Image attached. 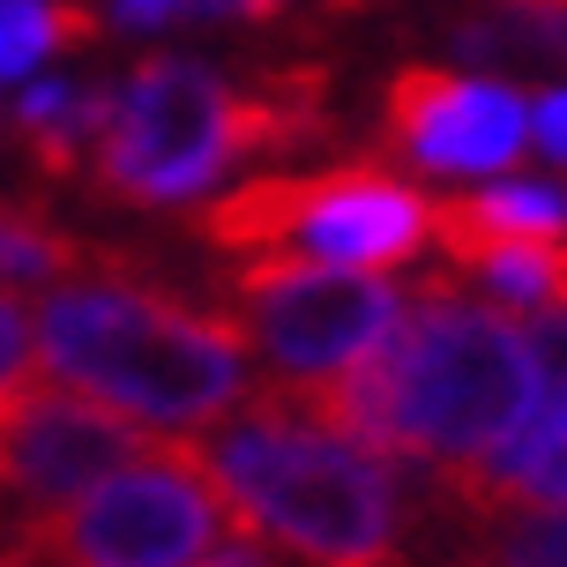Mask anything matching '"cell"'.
Instances as JSON below:
<instances>
[{"label":"cell","instance_id":"cell-10","mask_svg":"<svg viewBox=\"0 0 567 567\" xmlns=\"http://www.w3.org/2000/svg\"><path fill=\"white\" fill-rule=\"evenodd\" d=\"M120 83H30L16 97V150L38 179H83L113 127Z\"/></svg>","mask_w":567,"mask_h":567},{"label":"cell","instance_id":"cell-9","mask_svg":"<svg viewBox=\"0 0 567 567\" xmlns=\"http://www.w3.org/2000/svg\"><path fill=\"white\" fill-rule=\"evenodd\" d=\"M381 135L425 172H501L530 142V105L508 83H471L455 68H396L381 83Z\"/></svg>","mask_w":567,"mask_h":567},{"label":"cell","instance_id":"cell-3","mask_svg":"<svg viewBox=\"0 0 567 567\" xmlns=\"http://www.w3.org/2000/svg\"><path fill=\"white\" fill-rule=\"evenodd\" d=\"M38 359L83 396L127 411L157 433L225 425L247 389V337L225 307H187L179 291L142 277V261H113L97 277L60 284L38 307Z\"/></svg>","mask_w":567,"mask_h":567},{"label":"cell","instance_id":"cell-15","mask_svg":"<svg viewBox=\"0 0 567 567\" xmlns=\"http://www.w3.org/2000/svg\"><path fill=\"white\" fill-rule=\"evenodd\" d=\"M530 351H538L545 403H567V307H560V313H538V321H530Z\"/></svg>","mask_w":567,"mask_h":567},{"label":"cell","instance_id":"cell-8","mask_svg":"<svg viewBox=\"0 0 567 567\" xmlns=\"http://www.w3.org/2000/svg\"><path fill=\"white\" fill-rule=\"evenodd\" d=\"M157 449V433H142L127 411L60 389L38 373L0 381V515L45 523L68 501H83L90 485L127 471L135 455Z\"/></svg>","mask_w":567,"mask_h":567},{"label":"cell","instance_id":"cell-20","mask_svg":"<svg viewBox=\"0 0 567 567\" xmlns=\"http://www.w3.org/2000/svg\"><path fill=\"white\" fill-rule=\"evenodd\" d=\"M179 8H187V0H120V23L127 30H165Z\"/></svg>","mask_w":567,"mask_h":567},{"label":"cell","instance_id":"cell-7","mask_svg":"<svg viewBox=\"0 0 567 567\" xmlns=\"http://www.w3.org/2000/svg\"><path fill=\"white\" fill-rule=\"evenodd\" d=\"M217 307L239 321V337L269 359L277 389H321L367 359L396 329L403 291L367 269H329V261H231L217 284Z\"/></svg>","mask_w":567,"mask_h":567},{"label":"cell","instance_id":"cell-2","mask_svg":"<svg viewBox=\"0 0 567 567\" xmlns=\"http://www.w3.org/2000/svg\"><path fill=\"white\" fill-rule=\"evenodd\" d=\"M329 127V68L313 60H261L225 75L187 53H142L83 179L113 209H179L255 157L313 150Z\"/></svg>","mask_w":567,"mask_h":567},{"label":"cell","instance_id":"cell-21","mask_svg":"<svg viewBox=\"0 0 567 567\" xmlns=\"http://www.w3.org/2000/svg\"><path fill=\"white\" fill-rule=\"evenodd\" d=\"M321 8H367V0H321Z\"/></svg>","mask_w":567,"mask_h":567},{"label":"cell","instance_id":"cell-4","mask_svg":"<svg viewBox=\"0 0 567 567\" xmlns=\"http://www.w3.org/2000/svg\"><path fill=\"white\" fill-rule=\"evenodd\" d=\"M195 455L231 501L239 530L299 553L307 567H411L396 463L307 419L277 389L255 381V396L209 441H195Z\"/></svg>","mask_w":567,"mask_h":567},{"label":"cell","instance_id":"cell-12","mask_svg":"<svg viewBox=\"0 0 567 567\" xmlns=\"http://www.w3.org/2000/svg\"><path fill=\"white\" fill-rule=\"evenodd\" d=\"M441 501H567V403H538V419L471 471L433 478Z\"/></svg>","mask_w":567,"mask_h":567},{"label":"cell","instance_id":"cell-6","mask_svg":"<svg viewBox=\"0 0 567 567\" xmlns=\"http://www.w3.org/2000/svg\"><path fill=\"white\" fill-rule=\"evenodd\" d=\"M239 530L231 501L202 471L195 441H157L83 501L30 523L38 567H202Z\"/></svg>","mask_w":567,"mask_h":567},{"label":"cell","instance_id":"cell-1","mask_svg":"<svg viewBox=\"0 0 567 567\" xmlns=\"http://www.w3.org/2000/svg\"><path fill=\"white\" fill-rule=\"evenodd\" d=\"M261 389H277V381H261ZM277 396L389 463H419L425 478H449V471H471L493 449H508L538 419L545 381L523 321L471 299L463 284L425 277L403 299L396 329L351 373L321 389H277Z\"/></svg>","mask_w":567,"mask_h":567},{"label":"cell","instance_id":"cell-11","mask_svg":"<svg viewBox=\"0 0 567 567\" xmlns=\"http://www.w3.org/2000/svg\"><path fill=\"white\" fill-rule=\"evenodd\" d=\"M449 567H567V501H441Z\"/></svg>","mask_w":567,"mask_h":567},{"label":"cell","instance_id":"cell-13","mask_svg":"<svg viewBox=\"0 0 567 567\" xmlns=\"http://www.w3.org/2000/svg\"><path fill=\"white\" fill-rule=\"evenodd\" d=\"M449 45L478 68H553V75H567V0H493L478 16H455Z\"/></svg>","mask_w":567,"mask_h":567},{"label":"cell","instance_id":"cell-17","mask_svg":"<svg viewBox=\"0 0 567 567\" xmlns=\"http://www.w3.org/2000/svg\"><path fill=\"white\" fill-rule=\"evenodd\" d=\"M530 135L545 142V157H560L567 165V90H545L538 113H530Z\"/></svg>","mask_w":567,"mask_h":567},{"label":"cell","instance_id":"cell-16","mask_svg":"<svg viewBox=\"0 0 567 567\" xmlns=\"http://www.w3.org/2000/svg\"><path fill=\"white\" fill-rule=\"evenodd\" d=\"M30 351H38V343H30V321H23V307H16V291L0 284V381H16Z\"/></svg>","mask_w":567,"mask_h":567},{"label":"cell","instance_id":"cell-14","mask_svg":"<svg viewBox=\"0 0 567 567\" xmlns=\"http://www.w3.org/2000/svg\"><path fill=\"white\" fill-rule=\"evenodd\" d=\"M105 38L90 0H0V75H30L45 53H83Z\"/></svg>","mask_w":567,"mask_h":567},{"label":"cell","instance_id":"cell-19","mask_svg":"<svg viewBox=\"0 0 567 567\" xmlns=\"http://www.w3.org/2000/svg\"><path fill=\"white\" fill-rule=\"evenodd\" d=\"M202 567H284V560H277V553H269V545L255 538V530H231V538L217 545V553H209Z\"/></svg>","mask_w":567,"mask_h":567},{"label":"cell","instance_id":"cell-5","mask_svg":"<svg viewBox=\"0 0 567 567\" xmlns=\"http://www.w3.org/2000/svg\"><path fill=\"white\" fill-rule=\"evenodd\" d=\"M202 247H217L225 261H329V269H403L425 255L433 239V202L396 179L373 157L351 165H321V172H255L231 195L202 202L187 217Z\"/></svg>","mask_w":567,"mask_h":567},{"label":"cell","instance_id":"cell-18","mask_svg":"<svg viewBox=\"0 0 567 567\" xmlns=\"http://www.w3.org/2000/svg\"><path fill=\"white\" fill-rule=\"evenodd\" d=\"M195 16H209V23H277L284 0H187Z\"/></svg>","mask_w":567,"mask_h":567}]
</instances>
